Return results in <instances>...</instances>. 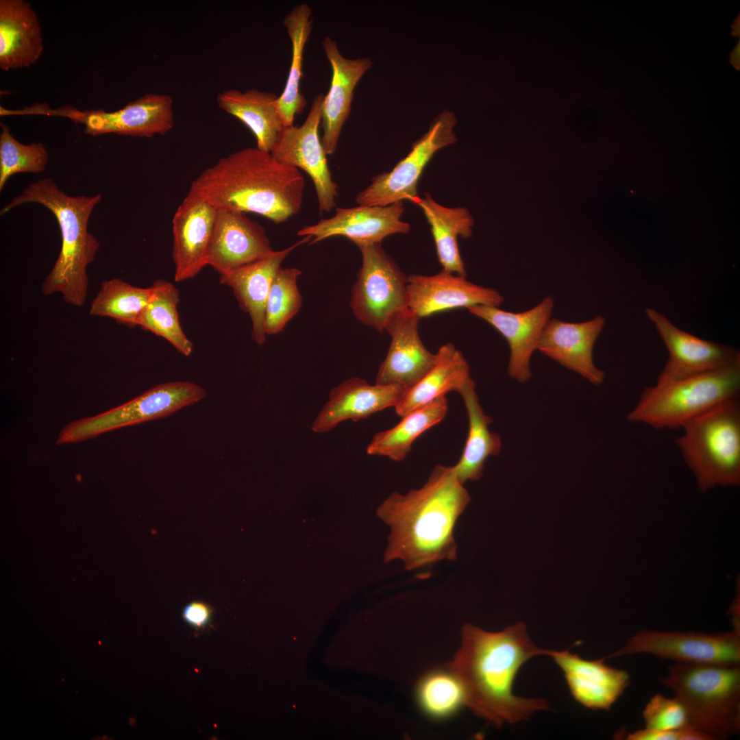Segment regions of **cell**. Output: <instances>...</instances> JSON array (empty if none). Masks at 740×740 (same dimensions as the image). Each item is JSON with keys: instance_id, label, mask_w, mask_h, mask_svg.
Listing matches in <instances>:
<instances>
[{"instance_id": "cell-1", "label": "cell", "mask_w": 740, "mask_h": 740, "mask_svg": "<svg viewBox=\"0 0 740 740\" xmlns=\"http://www.w3.org/2000/svg\"><path fill=\"white\" fill-rule=\"evenodd\" d=\"M546 652L547 649L531 641L522 622L495 632L467 624L462 630L460 648L448 667L464 688L465 704L476 715L500 727L550 709L543 698L519 697L513 691L522 665Z\"/></svg>"}, {"instance_id": "cell-2", "label": "cell", "mask_w": 740, "mask_h": 740, "mask_svg": "<svg viewBox=\"0 0 740 740\" xmlns=\"http://www.w3.org/2000/svg\"><path fill=\"white\" fill-rule=\"evenodd\" d=\"M470 500L454 467L441 465L420 489L393 493L378 509L391 528L385 561L399 560L413 571L456 560L454 530Z\"/></svg>"}, {"instance_id": "cell-3", "label": "cell", "mask_w": 740, "mask_h": 740, "mask_svg": "<svg viewBox=\"0 0 740 740\" xmlns=\"http://www.w3.org/2000/svg\"><path fill=\"white\" fill-rule=\"evenodd\" d=\"M304 190L298 169L280 162L270 152L248 147L205 169L188 193L217 209L255 213L278 224L299 212Z\"/></svg>"}, {"instance_id": "cell-4", "label": "cell", "mask_w": 740, "mask_h": 740, "mask_svg": "<svg viewBox=\"0 0 740 740\" xmlns=\"http://www.w3.org/2000/svg\"><path fill=\"white\" fill-rule=\"evenodd\" d=\"M101 195L71 196L59 188L52 178L29 184L0 211L1 215L26 203L39 204L49 209L60 226V254L41 290L45 295L58 293L64 301L82 306L88 293L87 267L94 261L99 247L97 238L88 232V223Z\"/></svg>"}, {"instance_id": "cell-5", "label": "cell", "mask_w": 740, "mask_h": 740, "mask_svg": "<svg viewBox=\"0 0 740 740\" xmlns=\"http://www.w3.org/2000/svg\"><path fill=\"white\" fill-rule=\"evenodd\" d=\"M684 707L693 728L726 739L740 726V667L678 663L661 679Z\"/></svg>"}, {"instance_id": "cell-6", "label": "cell", "mask_w": 740, "mask_h": 740, "mask_svg": "<svg viewBox=\"0 0 740 740\" xmlns=\"http://www.w3.org/2000/svg\"><path fill=\"white\" fill-rule=\"evenodd\" d=\"M740 360L720 369L646 387L627 419L654 429H676L726 401L738 398Z\"/></svg>"}, {"instance_id": "cell-7", "label": "cell", "mask_w": 740, "mask_h": 740, "mask_svg": "<svg viewBox=\"0 0 740 740\" xmlns=\"http://www.w3.org/2000/svg\"><path fill=\"white\" fill-rule=\"evenodd\" d=\"M676 439L703 491L740 482V403L722 402L686 423Z\"/></svg>"}, {"instance_id": "cell-8", "label": "cell", "mask_w": 740, "mask_h": 740, "mask_svg": "<svg viewBox=\"0 0 740 740\" xmlns=\"http://www.w3.org/2000/svg\"><path fill=\"white\" fill-rule=\"evenodd\" d=\"M206 395L204 388L193 382L160 384L121 406L69 423L60 432L56 444L78 443L111 430L165 417Z\"/></svg>"}, {"instance_id": "cell-9", "label": "cell", "mask_w": 740, "mask_h": 740, "mask_svg": "<svg viewBox=\"0 0 740 740\" xmlns=\"http://www.w3.org/2000/svg\"><path fill=\"white\" fill-rule=\"evenodd\" d=\"M362 265L351 292L350 307L357 319L380 332L407 307L408 277L381 243L358 247Z\"/></svg>"}, {"instance_id": "cell-10", "label": "cell", "mask_w": 740, "mask_h": 740, "mask_svg": "<svg viewBox=\"0 0 740 740\" xmlns=\"http://www.w3.org/2000/svg\"><path fill=\"white\" fill-rule=\"evenodd\" d=\"M456 118L452 112L444 110L430 125L428 131L415 141L408 154L389 172L378 174L371 184L356 197L361 206H385L419 198L417 185L426 165L439 149L456 141L453 131Z\"/></svg>"}, {"instance_id": "cell-11", "label": "cell", "mask_w": 740, "mask_h": 740, "mask_svg": "<svg viewBox=\"0 0 740 740\" xmlns=\"http://www.w3.org/2000/svg\"><path fill=\"white\" fill-rule=\"evenodd\" d=\"M648 653L678 663L740 665L739 632L710 634L695 632L642 630L606 658Z\"/></svg>"}, {"instance_id": "cell-12", "label": "cell", "mask_w": 740, "mask_h": 740, "mask_svg": "<svg viewBox=\"0 0 740 740\" xmlns=\"http://www.w3.org/2000/svg\"><path fill=\"white\" fill-rule=\"evenodd\" d=\"M323 99V94L314 98L301 126L284 127L270 152L280 162L302 169L309 175L321 213L330 212L336 206L338 196V186L332 178L319 134Z\"/></svg>"}, {"instance_id": "cell-13", "label": "cell", "mask_w": 740, "mask_h": 740, "mask_svg": "<svg viewBox=\"0 0 740 740\" xmlns=\"http://www.w3.org/2000/svg\"><path fill=\"white\" fill-rule=\"evenodd\" d=\"M669 352L656 382L680 380L726 367L740 360L739 351L696 337L674 325L656 310L645 309Z\"/></svg>"}, {"instance_id": "cell-14", "label": "cell", "mask_w": 740, "mask_h": 740, "mask_svg": "<svg viewBox=\"0 0 740 740\" xmlns=\"http://www.w3.org/2000/svg\"><path fill=\"white\" fill-rule=\"evenodd\" d=\"M553 308L554 299L548 295L534 308L521 312L505 311L486 305H476L467 309L491 325L506 338L510 347L508 373L512 378L523 383L532 377L530 358L538 349Z\"/></svg>"}, {"instance_id": "cell-15", "label": "cell", "mask_w": 740, "mask_h": 740, "mask_svg": "<svg viewBox=\"0 0 740 740\" xmlns=\"http://www.w3.org/2000/svg\"><path fill=\"white\" fill-rule=\"evenodd\" d=\"M404 211L403 201L385 206L336 208L333 217L304 226L297 235L310 236V244L336 236H344L358 247L381 243L388 236L409 232L410 225L401 220Z\"/></svg>"}, {"instance_id": "cell-16", "label": "cell", "mask_w": 740, "mask_h": 740, "mask_svg": "<svg viewBox=\"0 0 740 740\" xmlns=\"http://www.w3.org/2000/svg\"><path fill=\"white\" fill-rule=\"evenodd\" d=\"M85 125L84 133L105 134L151 138L164 135L174 126L171 97L164 94L148 93L114 112L88 110L71 116Z\"/></svg>"}, {"instance_id": "cell-17", "label": "cell", "mask_w": 740, "mask_h": 740, "mask_svg": "<svg viewBox=\"0 0 740 740\" xmlns=\"http://www.w3.org/2000/svg\"><path fill=\"white\" fill-rule=\"evenodd\" d=\"M217 208L188 193L172 220V257L175 282L196 276L208 265Z\"/></svg>"}, {"instance_id": "cell-18", "label": "cell", "mask_w": 740, "mask_h": 740, "mask_svg": "<svg viewBox=\"0 0 740 740\" xmlns=\"http://www.w3.org/2000/svg\"><path fill=\"white\" fill-rule=\"evenodd\" d=\"M465 278L443 269L433 275H409L406 285L408 308L421 319L447 310L476 305L498 307L504 301V297L495 289L473 284Z\"/></svg>"}, {"instance_id": "cell-19", "label": "cell", "mask_w": 740, "mask_h": 740, "mask_svg": "<svg viewBox=\"0 0 740 740\" xmlns=\"http://www.w3.org/2000/svg\"><path fill=\"white\" fill-rule=\"evenodd\" d=\"M419 319L407 308L388 321L385 330L391 336V341L378 369L375 384L399 385L408 389L434 367L437 356L431 353L420 338Z\"/></svg>"}, {"instance_id": "cell-20", "label": "cell", "mask_w": 740, "mask_h": 740, "mask_svg": "<svg viewBox=\"0 0 740 740\" xmlns=\"http://www.w3.org/2000/svg\"><path fill=\"white\" fill-rule=\"evenodd\" d=\"M273 251L264 228L246 213L217 209L208 265L219 274L259 260Z\"/></svg>"}, {"instance_id": "cell-21", "label": "cell", "mask_w": 740, "mask_h": 740, "mask_svg": "<svg viewBox=\"0 0 740 740\" xmlns=\"http://www.w3.org/2000/svg\"><path fill=\"white\" fill-rule=\"evenodd\" d=\"M564 674L574 699L593 710H609L630 684V676L604 663L605 658L587 660L568 650H547Z\"/></svg>"}, {"instance_id": "cell-22", "label": "cell", "mask_w": 740, "mask_h": 740, "mask_svg": "<svg viewBox=\"0 0 740 740\" xmlns=\"http://www.w3.org/2000/svg\"><path fill=\"white\" fill-rule=\"evenodd\" d=\"M604 325L605 319L601 315L580 323L550 319L537 349L591 384L600 385L604 380L605 373L595 366L593 351Z\"/></svg>"}, {"instance_id": "cell-23", "label": "cell", "mask_w": 740, "mask_h": 740, "mask_svg": "<svg viewBox=\"0 0 740 740\" xmlns=\"http://www.w3.org/2000/svg\"><path fill=\"white\" fill-rule=\"evenodd\" d=\"M322 47L332 68V78L322 106L321 142L326 154L332 155L336 149L342 128L350 114L354 90L373 63L366 57L345 58L336 41L329 36L323 38Z\"/></svg>"}, {"instance_id": "cell-24", "label": "cell", "mask_w": 740, "mask_h": 740, "mask_svg": "<svg viewBox=\"0 0 740 740\" xmlns=\"http://www.w3.org/2000/svg\"><path fill=\"white\" fill-rule=\"evenodd\" d=\"M310 240V236H304L287 248L273 251L259 260L220 274L221 283L232 290L239 307L249 314L251 337L257 344L263 345L266 341L265 307L276 272L288 254Z\"/></svg>"}, {"instance_id": "cell-25", "label": "cell", "mask_w": 740, "mask_h": 740, "mask_svg": "<svg viewBox=\"0 0 740 740\" xmlns=\"http://www.w3.org/2000/svg\"><path fill=\"white\" fill-rule=\"evenodd\" d=\"M406 390L399 385H371L360 378L347 379L331 390L329 399L312 424V430L324 433L343 421H356L395 407Z\"/></svg>"}, {"instance_id": "cell-26", "label": "cell", "mask_w": 740, "mask_h": 740, "mask_svg": "<svg viewBox=\"0 0 740 740\" xmlns=\"http://www.w3.org/2000/svg\"><path fill=\"white\" fill-rule=\"evenodd\" d=\"M41 27L32 5L24 0L0 1V68H27L43 51Z\"/></svg>"}, {"instance_id": "cell-27", "label": "cell", "mask_w": 740, "mask_h": 740, "mask_svg": "<svg viewBox=\"0 0 740 740\" xmlns=\"http://www.w3.org/2000/svg\"><path fill=\"white\" fill-rule=\"evenodd\" d=\"M278 97L273 92L257 89L245 92L228 89L218 94L217 101L221 110L251 130L258 149L271 152L284 127L278 109Z\"/></svg>"}, {"instance_id": "cell-28", "label": "cell", "mask_w": 740, "mask_h": 740, "mask_svg": "<svg viewBox=\"0 0 740 740\" xmlns=\"http://www.w3.org/2000/svg\"><path fill=\"white\" fill-rule=\"evenodd\" d=\"M434 367L414 386L406 389L395 406L403 417L410 411L445 396L451 391H460L471 379L469 366L463 354L452 343L442 345L436 353Z\"/></svg>"}, {"instance_id": "cell-29", "label": "cell", "mask_w": 740, "mask_h": 740, "mask_svg": "<svg viewBox=\"0 0 740 740\" xmlns=\"http://www.w3.org/2000/svg\"><path fill=\"white\" fill-rule=\"evenodd\" d=\"M469 418V431L462 456L454 465L458 479L462 484L479 480L484 462L490 456H497L501 451L500 435L489 431L491 417L484 414L476 392L475 383L471 378L460 391Z\"/></svg>"}, {"instance_id": "cell-30", "label": "cell", "mask_w": 740, "mask_h": 740, "mask_svg": "<svg viewBox=\"0 0 740 740\" xmlns=\"http://www.w3.org/2000/svg\"><path fill=\"white\" fill-rule=\"evenodd\" d=\"M430 225L436 254L443 269L463 277L467 273L462 260L457 238H469L471 234L472 218L465 208H447L437 203L428 193L415 201Z\"/></svg>"}, {"instance_id": "cell-31", "label": "cell", "mask_w": 740, "mask_h": 740, "mask_svg": "<svg viewBox=\"0 0 740 740\" xmlns=\"http://www.w3.org/2000/svg\"><path fill=\"white\" fill-rule=\"evenodd\" d=\"M447 410L448 402L445 395L410 411L392 428L375 434L367 447V453L387 456L395 461L403 460L416 439L440 423Z\"/></svg>"}, {"instance_id": "cell-32", "label": "cell", "mask_w": 740, "mask_h": 740, "mask_svg": "<svg viewBox=\"0 0 740 740\" xmlns=\"http://www.w3.org/2000/svg\"><path fill=\"white\" fill-rule=\"evenodd\" d=\"M291 39L292 59L286 86L278 97L277 105L284 127L293 125L296 115L302 112L306 100L301 93L304 51L312 27V10L308 5L295 7L284 18Z\"/></svg>"}, {"instance_id": "cell-33", "label": "cell", "mask_w": 740, "mask_h": 740, "mask_svg": "<svg viewBox=\"0 0 740 740\" xmlns=\"http://www.w3.org/2000/svg\"><path fill=\"white\" fill-rule=\"evenodd\" d=\"M151 298L143 311L138 325L164 338L180 354L189 356L193 343L181 327L177 312L179 290L170 282L156 280L150 286Z\"/></svg>"}, {"instance_id": "cell-34", "label": "cell", "mask_w": 740, "mask_h": 740, "mask_svg": "<svg viewBox=\"0 0 740 740\" xmlns=\"http://www.w3.org/2000/svg\"><path fill=\"white\" fill-rule=\"evenodd\" d=\"M151 296V287L134 286L119 278L105 280L90 304L89 313L134 327L138 325Z\"/></svg>"}, {"instance_id": "cell-35", "label": "cell", "mask_w": 740, "mask_h": 740, "mask_svg": "<svg viewBox=\"0 0 740 740\" xmlns=\"http://www.w3.org/2000/svg\"><path fill=\"white\" fill-rule=\"evenodd\" d=\"M301 274L297 268L280 267L276 272L265 307L266 335L281 332L300 310L302 297L297 286V278Z\"/></svg>"}, {"instance_id": "cell-36", "label": "cell", "mask_w": 740, "mask_h": 740, "mask_svg": "<svg viewBox=\"0 0 740 740\" xmlns=\"http://www.w3.org/2000/svg\"><path fill=\"white\" fill-rule=\"evenodd\" d=\"M421 709L434 718L454 714L465 704V693L459 679L451 671H435L424 676L417 689Z\"/></svg>"}, {"instance_id": "cell-37", "label": "cell", "mask_w": 740, "mask_h": 740, "mask_svg": "<svg viewBox=\"0 0 740 740\" xmlns=\"http://www.w3.org/2000/svg\"><path fill=\"white\" fill-rule=\"evenodd\" d=\"M0 191L14 175L21 173L42 172L49 160V153L40 142L29 145L18 142L10 127L0 123Z\"/></svg>"}, {"instance_id": "cell-38", "label": "cell", "mask_w": 740, "mask_h": 740, "mask_svg": "<svg viewBox=\"0 0 740 740\" xmlns=\"http://www.w3.org/2000/svg\"><path fill=\"white\" fill-rule=\"evenodd\" d=\"M645 728L663 731L679 730L690 726L687 713L675 698L654 695L643 711Z\"/></svg>"}, {"instance_id": "cell-39", "label": "cell", "mask_w": 740, "mask_h": 740, "mask_svg": "<svg viewBox=\"0 0 740 740\" xmlns=\"http://www.w3.org/2000/svg\"><path fill=\"white\" fill-rule=\"evenodd\" d=\"M212 613L213 609L208 604L202 601H193L184 606L182 616L189 626L200 629L210 623Z\"/></svg>"}, {"instance_id": "cell-40", "label": "cell", "mask_w": 740, "mask_h": 740, "mask_svg": "<svg viewBox=\"0 0 740 740\" xmlns=\"http://www.w3.org/2000/svg\"><path fill=\"white\" fill-rule=\"evenodd\" d=\"M682 730V729H681ZM681 730L663 731L645 728L627 735L628 740H680Z\"/></svg>"}, {"instance_id": "cell-41", "label": "cell", "mask_w": 740, "mask_h": 740, "mask_svg": "<svg viewBox=\"0 0 740 740\" xmlns=\"http://www.w3.org/2000/svg\"><path fill=\"white\" fill-rule=\"evenodd\" d=\"M739 45H738L731 54V62L737 68L739 67Z\"/></svg>"}]
</instances>
